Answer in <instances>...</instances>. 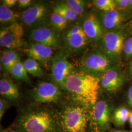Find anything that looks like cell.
I'll return each mask as SVG.
<instances>
[{
	"instance_id": "cell-1",
	"label": "cell",
	"mask_w": 132,
	"mask_h": 132,
	"mask_svg": "<svg viewBox=\"0 0 132 132\" xmlns=\"http://www.w3.org/2000/svg\"><path fill=\"white\" fill-rule=\"evenodd\" d=\"M11 124L22 132H61L56 108L50 105L21 107Z\"/></svg>"
},
{
	"instance_id": "cell-2",
	"label": "cell",
	"mask_w": 132,
	"mask_h": 132,
	"mask_svg": "<svg viewBox=\"0 0 132 132\" xmlns=\"http://www.w3.org/2000/svg\"><path fill=\"white\" fill-rule=\"evenodd\" d=\"M100 79L86 71H73L67 78L64 92L66 98L76 101L91 110L99 96Z\"/></svg>"
},
{
	"instance_id": "cell-3",
	"label": "cell",
	"mask_w": 132,
	"mask_h": 132,
	"mask_svg": "<svg viewBox=\"0 0 132 132\" xmlns=\"http://www.w3.org/2000/svg\"><path fill=\"white\" fill-rule=\"evenodd\" d=\"M61 132H89L91 129V110L66 98L57 106Z\"/></svg>"
},
{
	"instance_id": "cell-4",
	"label": "cell",
	"mask_w": 132,
	"mask_h": 132,
	"mask_svg": "<svg viewBox=\"0 0 132 132\" xmlns=\"http://www.w3.org/2000/svg\"><path fill=\"white\" fill-rule=\"evenodd\" d=\"M66 95L61 88L53 82H40L28 91V105H51L57 106L62 103Z\"/></svg>"
},
{
	"instance_id": "cell-5",
	"label": "cell",
	"mask_w": 132,
	"mask_h": 132,
	"mask_svg": "<svg viewBox=\"0 0 132 132\" xmlns=\"http://www.w3.org/2000/svg\"><path fill=\"white\" fill-rule=\"evenodd\" d=\"M112 108L106 100H98L91 110V129L95 132H106L112 122Z\"/></svg>"
},
{
	"instance_id": "cell-6",
	"label": "cell",
	"mask_w": 132,
	"mask_h": 132,
	"mask_svg": "<svg viewBox=\"0 0 132 132\" xmlns=\"http://www.w3.org/2000/svg\"><path fill=\"white\" fill-rule=\"evenodd\" d=\"M51 69L53 82L64 91L66 80L73 71V66L64 55L57 54L52 57Z\"/></svg>"
},
{
	"instance_id": "cell-7",
	"label": "cell",
	"mask_w": 132,
	"mask_h": 132,
	"mask_svg": "<svg viewBox=\"0 0 132 132\" xmlns=\"http://www.w3.org/2000/svg\"><path fill=\"white\" fill-rule=\"evenodd\" d=\"M111 60L105 53L95 51L86 55L82 61L85 71L94 75L103 73L111 66Z\"/></svg>"
},
{
	"instance_id": "cell-8",
	"label": "cell",
	"mask_w": 132,
	"mask_h": 132,
	"mask_svg": "<svg viewBox=\"0 0 132 132\" xmlns=\"http://www.w3.org/2000/svg\"><path fill=\"white\" fill-rule=\"evenodd\" d=\"M124 36L118 31H108L102 37V45L105 53L109 57H116L121 53L124 43Z\"/></svg>"
},
{
	"instance_id": "cell-9",
	"label": "cell",
	"mask_w": 132,
	"mask_h": 132,
	"mask_svg": "<svg viewBox=\"0 0 132 132\" xmlns=\"http://www.w3.org/2000/svg\"><path fill=\"white\" fill-rule=\"evenodd\" d=\"M64 38L67 47L73 52L79 51L85 47L88 41L82 26L78 24L72 25L67 30Z\"/></svg>"
},
{
	"instance_id": "cell-10",
	"label": "cell",
	"mask_w": 132,
	"mask_h": 132,
	"mask_svg": "<svg viewBox=\"0 0 132 132\" xmlns=\"http://www.w3.org/2000/svg\"><path fill=\"white\" fill-rule=\"evenodd\" d=\"M47 12L48 7L45 4L36 3L30 5L22 13L21 19L26 26L31 27L45 20Z\"/></svg>"
},
{
	"instance_id": "cell-11",
	"label": "cell",
	"mask_w": 132,
	"mask_h": 132,
	"mask_svg": "<svg viewBox=\"0 0 132 132\" xmlns=\"http://www.w3.org/2000/svg\"><path fill=\"white\" fill-rule=\"evenodd\" d=\"M30 38L34 41L52 48L58 47L59 40L56 32L51 28L40 27L33 29Z\"/></svg>"
},
{
	"instance_id": "cell-12",
	"label": "cell",
	"mask_w": 132,
	"mask_h": 132,
	"mask_svg": "<svg viewBox=\"0 0 132 132\" xmlns=\"http://www.w3.org/2000/svg\"><path fill=\"white\" fill-rule=\"evenodd\" d=\"M53 48L37 43L31 44L24 52L29 58L42 63L47 65L52 60L53 54Z\"/></svg>"
},
{
	"instance_id": "cell-13",
	"label": "cell",
	"mask_w": 132,
	"mask_h": 132,
	"mask_svg": "<svg viewBox=\"0 0 132 132\" xmlns=\"http://www.w3.org/2000/svg\"><path fill=\"white\" fill-rule=\"evenodd\" d=\"M123 83L122 76L116 70L109 69L102 73L100 78V85L103 90L109 93L118 91Z\"/></svg>"
},
{
	"instance_id": "cell-14",
	"label": "cell",
	"mask_w": 132,
	"mask_h": 132,
	"mask_svg": "<svg viewBox=\"0 0 132 132\" xmlns=\"http://www.w3.org/2000/svg\"><path fill=\"white\" fill-rule=\"evenodd\" d=\"M0 94L1 97L6 100L10 104L17 103L21 98L18 87L8 78H3L0 80Z\"/></svg>"
},
{
	"instance_id": "cell-15",
	"label": "cell",
	"mask_w": 132,
	"mask_h": 132,
	"mask_svg": "<svg viewBox=\"0 0 132 132\" xmlns=\"http://www.w3.org/2000/svg\"><path fill=\"white\" fill-rule=\"evenodd\" d=\"M82 26L88 38L97 40L103 36L102 30L99 20L93 13L87 15Z\"/></svg>"
},
{
	"instance_id": "cell-16",
	"label": "cell",
	"mask_w": 132,
	"mask_h": 132,
	"mask_svg": "<svg viewBox=\"0 0 132 132\" xmlns=\"http://www.w3.org/2000/svg\"><path fill=\"white\" fill-rule=\"evenodd\" d=\"M102 26L109 30L119 27L124 21V16L120 11L114 10L104 12L101 16Z\"/></svg>"
},
{
	"instance_id": "cell-17",
	"label": "cell",
	"mask_w": 132,
	"mask_h": 132,
	"mask_svg": "<svg viewBox=\"0 0 132 132\" xmlns=\"http://www.w3.org/2000/svg\"><path fill=\"white\" fill-rule=\"evenodd\" d=\"M0 45L2 47L14 49L21 47L23 45V39L17 37L5 28L0 31Z\"/></svg>"
},
{
	"instance_id": "cell-18",
	"label": "cell",
	"mask_w": 132,
	"mask_h": 132,
	"mask_svg": "<svg viewBox=\"0 0 132 132\" xmlns=\"http://www.w3.org/2000/svg\"><path fill=\"white\" fill-rule=\"evenodd\" d=\"M20 60V56L18 52L10 50L1 52V63L6 71H9L14 64Z\"/></svg>"
},
{
	"instance_id": "cell-19",
	"label": "cell",
	"mask_w": 132,
	"mask_h": 132,
	"mask_svg": "<svg viewBox=\"0 0 132 132\" xmlns=\"http://www.w3.org/2000/svg\"><path fill=\"white\" fill-rule=\"evenodd\" d=\"M9 72L16 80L23 81L30 84V81L28 78L24 64L20 60L12 66Z\"/></svg>"
},
{
	"instance_id": "cell-20",
	"label": "cell",
	"mask_w": 132,
	"mask_h": 132,
	"mask_svg": "<svg viewBox=\"0 0 132 132\" xmlns=\"http://www.w3.org/2000/svg\"><path fill=\"white\" fill-rule=\"evenodd\" d=\"M130 112L125 107L116 109L112 115V121L117 126H121L129 120Z\"/></svg>"
},
{
	"instance_id": "cell-21",
	"label": "cell",
	"mask_w": 132,
	"mask_h": 132,
	"mask_svg": "<svg viewBox=\"0 0 132 132\" xmlns=\"http://www.w3.org/2000/svg\"><path fill=\"white\" fill-rule=\"evenodd\" d=\"M53 12L61 15L68 21H75L78 17L76 12L67 5L66 3H60L55 5L53 8Z\"/></svg>"
},
{
	"instance_id": "cell-22",
	"label": "cell",
	"mask_w": 132,
	"mask_h": 132,
	"mask_svg": "<svg viewBox=\"0 0 132 132\" xmlns=\"http://www.w3.org/2000/svg\"><path fill=\"white\" fill-rule=\"evenodd\" d=\"M19 16L14 11L3 4L0 6V21L4 24H13L17 22Z\"/></svg>"
},
{
	"instance_id": "cell-23",
	"label": "cell",
	"mask_w": 132,
	"mask_h": 132,
	"mask_svg": "<svg viewBox=\"0 0 132 132\" xmlns=\"http://www.w3.org/2000/svg\"><path fill=\"white\" fill-rule=\"evenodd\" d=\"M24 67L31 75L35 77H41L43 75V71L38 62L31 58H28L24 63Z\"/></svg>"
},
{
	"instance_id": "cell-24",
	"label": "cell",
	"mask_w": 132,
	"mask_h": 132,
	"mask_svg": "<svg viewBox=\"0 0 132 132\" xmlns=\"http://www.w3.org/2000/svg\"><path fill=\"white\" fill-rule=\"evenodd\" d=\"M51 23L58 30H63L66 28L68 21L60 14L53 12L50 15Z\"/></svg>"
},
{
	"instance_id": "cell-25",
	"label": "cell",
	"mask_w": 132,
	"mask_h": 132,
	"mask_svg": "<svg viewBox=\"0 0 132 132\" xmlns=\"http://www.w3.org/2000/svg\"><path fill=\"white\" fill-rule=\"evenodd\" d=\"M94 4L97 9L104 12L116 10V2L113 0H95Z\"/></svg>"
},
{
	"instance_id": "cell-26",
	"label": "cell",
	"mask_w": 132,
	"mask_h": 132,
	"mask_svg": "<svg viewBox=\"0 0 132 132\" xmlns=\"http://www.w3.org/2000/svg\"><path fill=\"white\" fill-rule=\"evenodd\" d=\"M72 10H73L78 16L83 13L85 10L84 2L82 0H68L65 2Z\"/></svg>"
},
{
	"instance_id": "cell-27",
	"label": "cell",
	"mask_w": 132,
	"mask_h": 132,
	"mask_svg": "<svg viewBox=\"0 0 132 132\" xmlns=\"http://www.w3.org/2000/svg\"><path fill=\"white\" fill-rule=\"evenodd\" d=\"M6 28L11 32L13 33L17 37L23 39L24 35V30L23 24L21 23L15 22L10 24Z\"/></svg>"
},
{
	"instance_id": "cell-28",
	"label": "cell",
	"mask_w": 132,
	"mask_h": 132,
	"mask_svg": "<svg viewBox=\"0 0 132 132\" xmlns=\"http://www.w3.org/2000/svg\"><path fill=\"white\" fill-rule=\"evenodd\" d=\"M123 51L126 57L132 56V37L124 41Z\"/></svg>"
},
{
	"instance_id": "cell-29",
	"label": "cell",
	"mask_w": 132,
	"mask_h": 132,
	"mask_svg": "<svg viewBox=\"0 0 132 132\" xmlns=\"http://www.w3.org/2000/svg\"><path fill=\"white\" fill-rule=\"evenodd\" d=\"M10 103L6 100L1 97L0 98V121L2 120L7 110L10 107Z\"/></svg>"
},
{
	"instance_id": "cell-30",
	"label": "cell",
	"mask_w": 132,
	"mask_h": 132,
	"mask_svg": "<svg viewBox=\"0 0 132 132\" xmlns=\"http://www.w3.org/2000/svg\"><path fill=\"white\" fill-rule=\"evenodd\" d=\"M116 10L119 11L127 10L129 7V0H116Z\"/></svg>"
},
{
	"instance_id": "cell-31",
	"label": "cell",
	"mask_w": 132,
	"mask_h": 132,
	"mask_svg": "<svg viewBox=\"0 0 132 132\" xmlns=\"http://www.w3.org/2000/svg\"><path fill=\"white\" fill-rule=\"evenodd\" d=\"M0 132H22L18 128L15 127L12 124H10V126L6 128H4L1 126Z\"/></svg>"
},
{
	"instance_id": "cell-32",
	"label": "cell",
	"mask_w": 132,
	"mask_h": 132,
	"mask_svg": "<svg viewBox=\"0 0 132 132\" xmlns=\"http://www.w3.org/2000/svg\"><path fill=\"white\" fill-rule=\"evenodd\" d=\"M32 3V1L30 0H19L18 1L19 6L21 8H27L29 7Z\"/></svg>"
},
{
	"instance_id": "cell-33",
	"label": "cell",
	"mask_w": 132,
	"mask_h": 132,
	"mask_svg": "<svg viewBox=\"0 0 132 132\" xmlns=\"http://www.w3.org/2000/svg\"><path fill=\"white\" fill-rule=\"evenodd\" d=\"M18 1L17 0H4L3 1V4L10 8L14 6Z\"/></svg>"
},
{
	"instance_id": "cell-34",
	"label": "cell",
	"mask_w": 132,
	"mask_h": 132,
	"mask_svg": "<svg viewBox=\"0 0 132 132\" xmlns=\"http://www.w3.org/2000/svg\"><path fill=\"white\" fill-rule=\"evenodd\" d=\"M128 101L129 104L132 107V85L130 87L128 91Z\"/></svg>"
},
{
	"instance_id": "cell-35",
	"label": "cell",
	"mask_w": 132,
	"mask_h": 132,
	"mask_svg": "<svg viewBox=\"0 0 132 132\" xmlns=\"http://www.w3.org/2000/svg\"><path fill=\"white\" fill-rule=\"evenodd\" d=\"M129 124L131 126V127H132V112L130 113V114L129 116Z\"/></svg>"
},
{
	"instance_id": "cell-36",
	"label": "cell",
	"mask_w": 132,
	"mask_h": 132,
	"mask_svg": "<svg viewBox=\"0 0 132 132\" xmlns=\"http://www.w3.org/2000/svg\"><path fill=\"white\" fill-rule=\"evenodd\" d=\"M110 132H132V131H126V130H116Z\"/></svg>"
},
{
	"instance_id": "cell-37",
	"label": "cell",
	"mask_w": 132,
	"mask_h": 132,
	"mask_svg": "<svg viewBox=\"0 0 132 132\" xmlns=\"http://www.w3.org/2000/svg\"><path fill=\"white\" fill-rule=\"evenodd\" d=\"M128 9H132V0H129Z\"/></svg>"
},
{
	"instance_id": "cell-38",
	"label": "cell",
	"mask_w": 132,
	"mask_h": 132,
	"mask_svg": "<svg viewBox=\"0 0 132 132\" xmlns=\"http://www.w3.org/2000/svg\"><path fill=\"white\" fill-rule=\"evenodd\" d=\"M130 71H131V74L132 75V63H131V65H130Z\"/></svg>"
},
{
	"instance_id": "cell-39",
	"label": "cell",
	"mask_w": 132,
	"mask_h": 132,
	"mask_svg": "<svg viewBox=\"0 0 132 132\" xmlns=\"http://www.w3.org/2000/svg\"></svg>"
}]
</instances>
